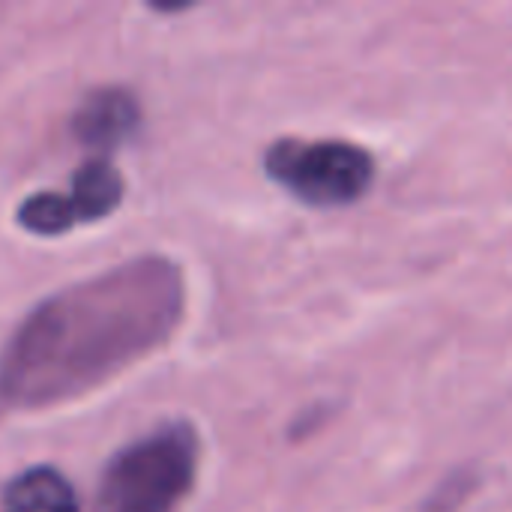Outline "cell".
Segmentation results:
<instances>
[{
  "instance_id": "obj_1",
  "label": "cell",
  "mask_w": 512,
  "mask_h": 512,
  "mask_svg": "<svg viewBox=\"0 0 512 512\" xmlns=\"http://www.w3.org/2000/svg\"><path fill=\"white\" fill-rule=\"evenodd\" d=\"M183 315L186 279L168 255H138L42 297L0 348V411L93 393L159 351Z\"/></svg>"
},
{
  "instance_id": "obj_2",
  "label": "cell",
  "mask_w": 512,
  "mask_h": 512,
  "mask_svg": "<svg viewBox=\"0 0 512 512\" xmlns=\"http://www.w3.org/2000/svg\"><path fill=\"white\" fill-rule=\"evenodd\" d=\"M201 438L189 420H168L120 447L99 483L96 512H174L192 492Z\"/></svg>"
},
{
  "instance_id": "obj_3",
  "label": "cell",
  "mask_w": 512,
  "mask_h": 512,
  "mask_svg": "<svg viewBox=\"0 0 512 512\" xmlns=\"http://www.w3.org/2000/svg\"><path fill=\"white\" fill-rule=\"evenodd\" d=\"M264 174L306 207H351L369 195L375 156L342 138H279L264 150Z\"/></svg>"
},
{
  "instance_id": "obj_4",
  "label": "cell",
  "mask_w": 512,
  "mask_h": 512,
  "mask_svg": "<svg viewBox=\"0 0 512 512\" xmlns=\"http://www.w3.org/2000/svg\"><path fill=\"white\" fill-rule=\"evenodd\" d=\"M141 99L123 84H105L90 90L69 117L72 135L93 150V156H111L129 144L141 129Z\"/></svg>"
},
{
  "instance_id": "obj_5",
  "label": "cell",
  "mask_w": 512,
  "mask_h": 512,
  "mask_svg": "<svg viewBox=\"0 0 512 512\" xmlns=\"http://www.w3.org/2000/svg\"><path fill=\"white\" fill-rule=\"evenodd\" d=\"M123 195H126V183L123 174L114 168L111 156L84 159L69 177V189L63 192L75 228L108 219L123 204Z\"/></svg>"
},
{
  "instance_id": "obj_6",
  "label": "cell",
  "mask_w": 512,
  "mask_h": 512,
  "mask_svg": "<svg viewBox=\"0 0 512 512\" xmlns=\"http://www.w3.org/2000/svg\"><path fill=\"white\" fill-rule=\"evenodd\" d=\"M0 512H81V501L60 468L30 465L3 486Z\"/></svg>"
}]
</instances>
